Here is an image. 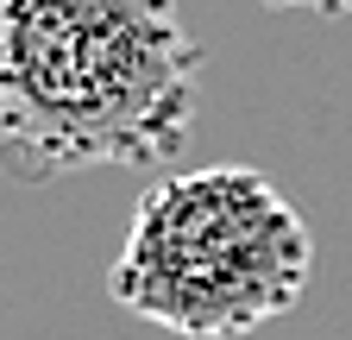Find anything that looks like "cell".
I'll list each match as a JSON object with an SVG mask.
<instances>
[{
  "instance_id": "cell-1",
  "label": "cell",
  "mask_w": 352,
  "mask_h": 340,
  "mask_svg": "<svg viewBox=\"0 0 352 340\" xmlns=\"http://www.w3.org/2000/svg\"><path fill=\"white\" fill-rule=\"evenodd\" d=\"M201 45L176 0H0V158L13 183L157 170L189 145Z\"/></svg>"
},
{
  "instance_id": "cell-3",
  "label": "cell",
  "mask_w": 352,
  "mask_h": 340,
  "mask_svg": "<svg viewBox=\"0 0 352 340\" xmlns=\"http://www.w3.org/2000/svg\"><path fill=\"white\" fill-rule=\"evenodd\" d=\"M271 13H308V19H352V0H264Z\"/></svg>"
},
{
  "instance_id": "cell-2",
  "label": "cell",
  "mask_w": 352,
  "mask_h": 340,
  "mask_svg": "<svg viewBox=\"0 0 352 340\" xmlns=\"http://www.w3.org/2000/svg\"><path fill=\"white\" fill-rule=\"evenodd\" d=\"M315 271L308 221L252 164L176 170L132 202L107 271L113 303L183 340H239L302 303Z\"/></svg>"
}]
</instances>
